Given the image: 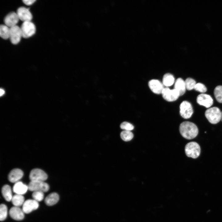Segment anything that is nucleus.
I'll list each match as a JSON object with an SVG mask.
<instances>
[{
	"label": "nucleus",
	"mask_w": 222,
	"mask_h": 222,
	"mask_svg": "<svg viewBox=\"0 0 222 222\" xmlns=\"http://www.w3.org/2000/svg\"><path fill=\"white\" fill-rule=\"evenodd\" d=\"M179 130L181 135L187 139H191L197 135L199 130L196 125L191 122L186 121L180 125Z\"/></svg>",
	"instance_id": "1"
},
{
	"label": "nucleus",
	"mask_w": 222,
	"mask_h": 222,
	"mask_svg": "<svg viewBox=\"0 0 222 222\" xmlns=\"http://www.w3.org/2000/svg\"><path fill=\"white\" fill-rule=\"evenodd\" d=\"M205 115L211 123L216 124L221 119L222 112L218 108L214 107L207 109L205 112Z\"/></svg>",
	"instance_id": "2"
},
{
	"label": "nucleus",
	"mask_w": 222,
	"mask_h": 222,
	"mask_svg": "<svg viewBox=\"0 0 222 222\" xmlns=\"http://www.w3.org/2000/svg\"><path fill=\"white\" fill-rule=\"evenodd\" d=\"M185 151L186 154L188 157L196 158H198L200 154V148L197 143L191 142L186 145Z\"/></svg>",
	"instance_id": "3"
},
{
	"label": "nucleus",
	"mask_w": 222,
	"mask_h": 222,
	"mask_svg": "<svg viewBox=\"0 0 222 222\" xmlns=\"http://www.w3.org/2000/svg\"><path fill=\"white\" fill-rule=\"evenodd\" d=\"M20 28L22 37L25 38L31 36L35 34L36 31L35 25L31 21L23 22Z\"/></svg>",
	"instance_id": "4"
},
{
	"label": "nucleus",
	"mask_w": 222,
	"mask_h": 222,
	"mask_svg": "<svg viewBox=\"0 0 222 222\" xmlns=\"http://www.w3.org/2000/svg\"><path fill=\"white\" fill-rule=\"evenodd\" d=\"M193 113V109L191 104L187 101H183L180 105V114L184 119L190 118Z\"/></svg>",
	"instance_id": "5"
},
{
	"label": "nucleus",
	"mask_w": 222,
	"mask_h": 222,
	"mask_svg": "<svg viewBox=\"0 0 222 222\" xmlns=\"http://www.w3.org/2000/svg\"><path fill=\"white\" fill-rule=\"evenodd\" d=\"M28 186V189L33 192L39 191L46 192L49 190V188L48 184L42 181H31Z\"/></svg>",
	"instance_id": "6"
},
{
	"label": "nucleus",
	"mask_w": 222,
	"mask_h": 222,
	"mask_svg": "<svg viewBox=\"0 0 222 222\" xmlns=\"http://www.w3.org/2000/svg\"><path fill=\"white\" fill-rule=\"evenodd\" d=\"M162 94L163 98L168 101H173L177 100L180 96L179 92L175 89H171L168 87L164 88Z\"/></svg>",
	"instance_id": "7"
},
{
	"label": "nucleus",
	"mask_w": 222,
	"mask_h": 222,
	"mask_svg": "<svg viewBox=\"0 0 222 222\" xmlns=\"http://www.w3.org/2000/svg\"><path fill=\"white\" fill-rule=\"evenodd\" d=\"M47 175L43 170L34 169L30 172L29 179L31 181L44 182L47 178Z\"/></svg>",
	"instance_id": "8"
},
{
	"label": "nucleus",
	"mask_w": 222,
	"mask_h": 222,
	"mask_svg": "<svg viewBox=\"0 0 222 222\" xmlns=\"http://www.w3.org/2000/svg\"><path fill=\"white\" fill-rule=\"evenodd\" d=\"M22 37L20 27L16 25L10 28L9 39L11 43L14 44L18 43Z\"/></svg>",
	"instance_id": "9"
},
{
	"label": "nucleus",
	"mask_w": 222,
	"mask_h": 222,
	"mask_svg": "<svg viewBox=\"0 0 222 222\" xmlns=\"http://www.w3.org/2000/svg\"><path fill=\"white\" fill-rule=\"evenodd\" d=\"M196 101L199 105L203 106L206 108H209L212 105L213 101L212 98L209 95L201 93L198 95Z\"/></svg>",
	"instance_id": "10"
},
{
	"label": "nucleus",
	"mask_w": 222,
	"mask_h": 222,
	"mask_svg": "<svg viewBox=\"0 0 222 222\" xmlns=\"http://www.w3.org/2000/svg\"><path fill=\"white\" fill-rule=\"evenodd\" d=\"M39 207L38 202L34 199H28L25 201L22 209L24 213L28 214L36 210Z\"/></svg>",
	"instance_id": "11"
},
{
	"label": "nucleus",
	"mask_w": 222,
	"mask_h": 222,
	"mask_svg": "<svg viewBox=\"0 0 222 222\" xmlns=\"http://www.w3.org/2000/svg\"><path fill=\"white\" fill-rule=\"evenodd\" d=\"M16 13L19 19L23 22L31 21L32 16L28 9L24 7H21L18 8Z\"/></svg>",
	"instance_id": "12"
},
{
	"label": "nucleus",
	"mask_w": 222,
	"mask_h": 222,
	"mask_svg": "<svg viewBox=\"0 0 222 222\" xmlns=\"http://www.w3.org/2000/svg\"><path fill=\"white\" fill-rule=\"evenodd\" d=\"M19 18L16 13L14 12H10L5 17L4 21L6 25L10 28L17 25Z\"/></svg>",
	"instance_id": "13"
},
{
	"label": "nucleus",
	"mask_w": 222,
	"mask_h": 222,
	"mask_svg": "<svg viewBox=\"0 0 222 222\" xmlns=\"http://www.w3.org/2000/svg\"><path fill=\"white\" fill-rule=\"evenodd\" d=\"M148 85L151 91L157 94H161L164 88L162 83L157 80H150L148 82Z\"/></svg>",
	"instance_id": "14"
},
{
	"label": "nucleus",
	"mask_w": 222,
	"mask_h": 222,
	"mask_svg": "<svg viewBox=\"0 0 222 222\" xmlns=\"http://www.w3.org/2000/svg\"><path fill=\"white\" fill-rule=\"evenodd\" d=\"M24 212L19 207L14 206L12 207L9 212L10 216L14 220H21L23 219L24 217Z\"/></svg>",
	"instance_id": "15"
},
{
	"label": "nucleus",
	"mask_w": 222,
	"mask_h": 222,
	"mask_svg": "<svg viewBox=\"0 0 222 222\" xmlns=\"http://www.w3.org/2000/svg\"><path fill=\"white\" fill-rule=\"evenodd\" d=\"M23 175V171L19 169H14L12 170L9 173L8 179L12 183H16L18 182Z\"/></svg>",
	"instance_id": "16"
},
{
	"label": "nucleus",
	"mask_w": 222,
	"mask_h": 222,
	"mask_svg": "<svg viewBox=\"0 0 222 222\" xmlns=\"http://www.w3.org/2000/svg\"><path fill=\"white\" fill-rule=\"evenodd\" d=\"M28 189V186L20 181L15 183L13 189L16 194L22 195L25 194Z\"/></svg>",
	"instance_id": "17"
},
{
	"label": "nucleus",
	"mask_w": 222,
	"mask_h": 222,
	"mask_svg": "<svg viewBox=\"0 0 222 222\" xmlns=\"http://www.w3.org/2000/svg\"><path fill=\"white\" fill-rule=\"evenodd\" d=\"M174 88L179 92L180 96L183 95L186 89L185 81L181 78H178L175 83Z\"/></svg>",
	"instance_id": "18"
},
{
	"label": "nucleus",
	"mask_w": 222,
	"mask_h": 222,
	"mask_svg": "<svg viewBox=\"0 0 222 222\" xmlns=\"http://www.w3.org/2000/svg\"><path fill=\"white\" fill-rule=\"evenodd\" d=\"M59 199V195L57 193H52L46 197L45 199V203L48 206H52L58 202Z\"/></svg>",
	"instance_id": "19"
},
{
	"label": "nucleus",
	"mask_w": 222,
	"mask_h": 222,
	"mask_svg": "<svg viewBox=\"0 0 222 222\" xmlns=\"http://www.w3.org/2000/svg\"><path fill=\"white\" fill-rule=\"evenodd\" d=\"M2 193L3 197L7 201H11L13 197L12 190L8 185H5L2 187Z\"/></svg>",
	"instance_id": "20"
},
{
	"label": "nucleus",
	"mask_w": 222,
	"mask_h": 222,
	"mask_svg": "<svg viewBox=\"0 0 222 222\" xmlns=\"http://www.w3.org/2000/svg\"><path fill=\"white\" fill-rule=\"evenodd\" d=\"M175 78L173 76L169 73H167L163 76L162 84L164 86L167 87L172 85L175 82Z\"/></svg>",
	"instance_id": "21"
},
{
	"label": "nucleus",
	"mask_w": 222,
	"mask_h": 222,
	"mask_svg": "<svg viewBox=\"0 0 222 222\" xmlns=\"http://www.w3.org/2000/svg\"><path fill=\"white\" fill-rule=\"evenodd\" d=\"M11 201L14 206L19 207L23 205L24 198L22 195L15 194L13 196Z\"/></svg>",
	"instance_id": "22"
},
{
	"label": "nucleus",
	"mask_w": 222,
	"mask_h": 222,
	"mask_svg": "<svg viewBox=\"0 0 222 222\" xmlns=\"http://www.w3.org/2000/svg\"><path fill=\"white\" fill-rule=\"evenodd\" d=\"M10 34V28L5 25L2 24L0 27V35L1 38L4 39L9 38Z\"/></svg>",
	"instance_id": "23"
},
{
	"label": "nucleus",
	"mask_w": 222,
	"mask_h": 222,
	"mask_svg": "<svg viewBox=\"0 0 222 222\" xmlns=\"http://www.w3.org/2000/svg\"><path fill=\"white\" fill-rule=\"evenodd\" d=\"M214 94L217 101L222 103V85H218L216 87L214 91Z\"/></svg>",
	"instance_id": "24"
},
{
	"label": "nucleus",
	"mask_w": 222,
	"mask_h": 222,
	"mask_svg": "<svg viewBox=\"0 0 222 222\" xmlns=\"http://www.w3.org/2000/svg\"><path fill=\"white\" fill-rule=\"evenodd\" d=\"M120 136L123 141L127 142L131 140L133 138L134 134L130 131L124 130L121 132Z\"/></svg>",
	"instance_id": "25"
},
{
	"label": "nucleus",
	"mask_w": 222,
	"mask_h": 222,
	"mask_svg": "<svg viewBox=\"0 0 222 222\" xmlns=\"http://www.w3.org/2000/svg\"><path fill=\"white\" fill-rule=\"evenodd\" d=\"M186 88L188 90L194 89L196 84L195 81L193 79L189 77L187 78L185 81Z\"/></svg>",
	"instance_id": "26"
},
{
	"label": "nucleus",
	"mask_w": 222,
	"mask_h": 222,
	"mask_svg": "<svg viewBox=\"0 0 222 222\" xmlns=\"http://www.w3.org/2000/svg\"><path fill=\"white\" fill-rule=\"evenodd\" d=\"M7 215V208L4 204H1L0 206V220L3 221L6 218Z\"/></svg>",
	"instance_id": "27"
},
{
	"label": "nucleus",
	"mask_w": 222,
	"mask_h": 222,
	"mask_svg": "<svg viewBox=\"0 0 222 222\" xmlns=\"http://www.w3.org/2000/svg\"><path fill=\"white\" fill-rule=\"evenodd\" d=\"M32 197L33 199L37 202L41 201L43 199L44 193L42 191H34L32 193Z\"/></svg>",
	"instance_id": "28"
},
{
	"label": "nucleus",
	"mask_w": 222,
	"mask_h": 222,
	"mask_svg": "<svg viewBox=\"0 0 222 222\" xmlns=\"http://www.w3.org/2000/svg\"><path fill=\"white\" fill-rule=\"evenodd\" d=\"M120 128L125 130L131 131L134 129V126L131 124L126 121L122 122L120 125Z\"/></svg>",
	"instance_id": "29"
},
{
	"label": "nucleus",
	"mask_w": 222,
	"mask_h": 222,
	"mask_svg": "<svg viewBox=\"0 0 222 222\" xmlns=\"http://www.w3.org/2000/svg\"><path fill=\"white\" fill-rule=\"evenodd\" d=\"M194 89L197 91L202 93L206 92L207 90V88L205 86L201 83H196Z\"/></svg>",
	"instance_id": "30"
},
{
	"label": "nucleus",
	"mask_w": 222,
	"mask_h": 222,
	"mask_svg": "<svg viewBox=\"0 0 222 222\" xmlns=\"http://www.w3.org/2000/svg\"><path fill=\"white\" fill-rule=\"evenodd\" d=\"M35 1V0H24L23 2L26 5H30L33 4Z\"/></svg>",
	"instance_id": "31"
},
{
	"label": "nucleus",
	"mask_w": 222,
	"mask_h": 222,
	"mask_svg": "<svg viewBox=\"0 0 222 222\" xmlns=\"http://www.w3.org/2000/svg\"><path fill=\"white\" fill-rule=\"evenodd\" d=\"M0 96H2L5 93V91L2 89H0Z\"/></svg>",
	"instance_id": "32"
},
{
	"label": "nucleus",
	"mask_w": 222,
	"mask_h": 222,
	"mask_svg": "<svg viewBox=\"0 0 222 222\" xmlns=\"http://www.w3.org/2000/svg\"><path fill=\"white\" fill-rule=\"evenodd\" d=\"M221 120L222 121V117H221Z\"/></svg>",
	"instance_id": "33"
}]
</instances>
